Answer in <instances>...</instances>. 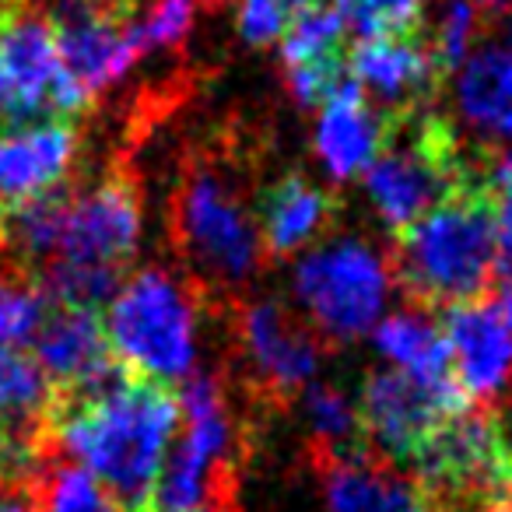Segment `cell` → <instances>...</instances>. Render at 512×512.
<instances>
[{"label": "cell", "mask_w": 512, "mask_h": 512, "mask_svg": "<svg viewBox=\"0 0 512 512\" xmlns=\"http://www.w3.org/2000/svg\"><path fill=\"white\" fill-rule=\"evenodd\" d=\"M179 425V397L162 383L120 379L81 393H53L50 432L130 512L148 509L169 442Z\"/></svg>", "instance_id": "cell-1"}, {"label": "cell", "mask_w": 512, "mask_h": 512, "mask_svg": "<svg viewBox=\"0 0 512 512\" xmlns=\"http://www.w3.org/2000/svg\"><path fill=\"white\" fill-rule=\"evenodd\" d=\"M502 239L481 179L449 193L393 242V285L414 306L481 302L498 281Z\"/></svg>", "instance_id": "cell-2"}, {"label": "cell", "mask_w": 512, "mask_h": 512, "mask_svg": "<svg viewBox=\"0 0 512 512\" xmlns=\"http://www.w3.org/2000/svg\"><path fill=\"white\" fill-rule=\"evenodd\" d=\"M169 235L179 260L211 285H242L267 260L256 211L246 207L232 151H193L169 200Z\"/></svg>", "instance_id": "cell-3"}, {"label": "cell", "mask_w": 512, "mask_h": 512, "mask_svg": "<svg viewBox=\"0 0 512 512\" xmlns=\"http://www.w3.org/2000/svg\"><path fill=\"white\" fill-rule=\"evenodd\" d=\"M481 172L484 162H474L460 148L453 123L418 109V113L390 116L383 148L365 169V193L379 221L393 235H400L449 193L477 183Z\"/></svg>", "instance_id": "cell-4"}, {"label": "cell", "mask_w": 512, "mask_h": 512, "mask_svg": "<svg viewBox=\"0 0 512 512\" xmlns=\"http://www.w3.org/2000/svg\"><path fill=\"white\" fill-rule=\"evenodd\" d=\"M200 285L165 267H144L123 281L106 309V337L127 376L176 383L197 358Z\"/></svg>", "instance_id": "cell-5"}, {"label": "cell", "mask_w": 512, "mask_h": 512, "mask_svg": "<svg viewBox=\"0 0 512 512\" xmlns=\"http://www.w3.org/2000/svg\"><path fill=\"white\" fill-rule=\"evenodd\" d=\"M176 449L165 456L162 474L151 488V512H204L235 502V446L239 428L218 376H193L179 397Z\"/></svg>", "instance_id": "cell-6"}, {"label": "cell", "mask_w": 512, "mask_h": 512, "mask_svg": "<svg viewBox=\"0 0 512 512\" xmlns=\"http://www.w3.org/2000/svg\"><path fill=\"white\" fill-rule=\"evenodd\" d=\"M435 512H481L512 502V453L498 432L495 411L467 407L449 418L411 460Z\"/></svg>", "instance_id": "cell-7"}, {"label": "cell", "mask_w": 512, "mask_h": 512, "mask_svg": "<svg viewBox=\"0 0 512 512\" xmlns=\"http://www.w3.org/2000/svg\"><path fill=\"white\" fill-rule=\"evenodd\" d=\"M393 292V271L362 239H334L295 264V299L327 344H348L379 323Z\"/></svg>", "instance_id": "cell-8"}, {"label": "cell", "mask_w": 512, "mask_h": 512, "mask_svg": "<svg viewBox=\"0 0 512 512\" xmlns=\"http://www.w3.org/2000/svg\"><path fill=\"white\" fill-rule=\"evenodd\" d=\"M0 78L4 123H32L50 116L78 120L92 106L67 74L53 18L39 15L36 8L0 22Z\"/></svg>", "instance_id": "cell-9"}, {"label": "cell", "mask_w": 512, "mask_h": 512, "mask_svg": "<svg viewBox=\"0 0 512 512\" xmlns=\"http://www.w3.org/2000/svg\"><path fill=\"white\" fill-rule=\"evenodd\" d=\"M141 190L123 165H113L74 193H64L57 256L50 264H81L127 274L141 246ZM46 264V267H50Z\"/></svg>", "instance_id": "cell-10"}, {"label": "cell", "mask_w": 512, "mask_h": 512, "mask_svg": "<svg viewBox=\"0 0 512 512\" xmlns=\"http://www.w3.org/2000/svg\"><path fill=\"white\" fill-rule=\"evenodd\" d=\"M232 334L253 397L271 407H285L306 390L327 348V341L281 302H239Z\"/></svg>", "instance_id": "cell-11"}, {"label": "cell", "mask_w": 512, "mask_h": 512, "mask_svg": "<svg viewBox=\"0 0 512 512\" xmlns=\"http://www.w3.org/2000/svg\"><path fill=\"white\" fill-rule=\"evenodd\" d=\"M470 400L456 386L446 383H421L397 369L372 372L358 397L362 414L365 446L386 463H411L418 449L460 411H467Z\"/></svg>", "instance_id": "cell-12"}, {"label": "cell", "mask_w": 512, "mask_h": 512, "mask_svg": "<svg viewBox=\"0 0 512 512\" xmlns=\"http://www.w3.org/2000/svg\"><path fill=\"white\" fill-rule=\"evenodd\" d=\"M78 120L50 116L0 130V211L8 214L67 183L78 162Z\"/></svg>", "instance_id": "cell-13"}, {"label": "cell", "mask_w": 512, "mask_h": 512, "mask_svg": "<svg viewBox=\"0 0 512 512\" xmlns=\"http://www.w3.org/2000/svg\"><path fill=\"white\" fill-rule=\"evenodd\" d=\"M32 358L53 393H81L123 376L95 309L57 306L32 334Z\"/></svg>", "instance_id": "cell-14"}, {"label": "cell", "mask_w": 512, "mask_h": 512, "mask_svg": "<svg viewBox=\"0 0 512 512\" xmlns=\"http://www.w3.org/2000/svg\"><path fill=\"white\" fill-rule=\"evenodd\" d=\"M348 74L365 99H376L386 116L418 113L439 95L446 74L439 71L425 39H362L348 53Z\"/></svg>", "instance_id": "cell-15"}, {"label": "cell", "mask_w": 512, "mask_h": 512, "mask_svg": "<svg viewBox=\"0 0 512 512\" xmlns=\"http://www.w3.org/2000/svg\"><path fill=\"white\" fill-rule=\"evenodd\" d=\"M449 365L463 397L488 407L512 379V330L505 327L498 302H467L442 316Z\"/></svg>", "instance_id": "cell-16"}, {"label": "cell", "mask_w": 512, "mask_h": 512, "mask_svg": "<svg viewBox=\"0 0 512 512\" xmlns=\"http://www.w3.org/2000/svg\"><path fill=\"white\" fill-rule=\"evenodd\" d=\"M309 460L320 474L330 512H435L421 484L372 449L341 456L309 453Z\"/></svg>", "instance_id": "cell-17"}, {"label": "cell", "mask_w": 512, "mask_h": 512, "mask_svg": "<svg viewBox=\"0 0 512 512\" xmlns=\"http://www.w3.org/2000/svg\"><path fill=\"white\" fill-rule=\"evenodd\" d=\"M57 46L74 88L95 102L141 57L123 18L95 8H67L53 18Z\"/></svg>", "instance_id": "cell-18"}, {"label": "cell", "mask_w": 512, "mask_h": 512, "mask_svg": "<svg viewBox=\"0 0 512 512\" xmlns=\"http://www.w3.org/2000/svg\"><path fill=\"white\" fill-rule=\"evenodd\" d=\"M386 127L390 116L379 113L365 92L355 81H344L320 109V123H316V158L323 162V169L330 172V179L344 183L355 179L358 172H365L376 162L379 148L386 141Z\"/></svg>", "instance_id": "cell-19"}, {"label": "cell", "mask_w": 512, "mask_h": 512, "mask_svg": "<svg viewBox=\"0 0 512 512\" xmlns=\"http://www.w3.org/2000/svg\"><path fill=\"white\" fill-rule=\"evenodd\" d=\"M337 218V200L323 186L309 183L302 172L274 179L256 204V225L264 239L267 260L292 256L316 242Z\"/></svg>", "instance_id": "cell-20"}, {"label": "cell", "mask_w": 512, "mask_h": 512, "mask_svg": "<svg viewBox=\"0 0 512 512\" xmlns=\"http://www.w3.org/2000/svg\"><path fill=\"white\" fill-rule=\"evenodd\" d=\"M456 113L488 141H512V53L502 43H484L456 71Z\"/></svg>", "instance_id": "cell-21"}, {"label": "cell", "mask_w": 512, "mask_h": 512, "mask_svg": "<svg viewBox=\"0 0 512 512\" xmlns=\"http://www.w3.org/2000/svg\"><path fill=\"white\" fill-rule=\"evenodd\" d=\"M376 348L393 369L411 379H421V383H446V379H453L442 323H435L421 306L383 316L376 323Z\"/></svg>", "instance_id": "cell-22"}, {"label": "cell", "mask_w": 512, "mask_h": 512, "mask_svg": "<svg viewBox=\"0 0 512 512\" xmlns=\"http://www.w3.org/2000/svg\"><path fill=\"white\" fill-rule=\"evenodd\" d=\"M53 386L36 358L18 348H0V432L50 428Z\"/></svg>", "instance_id": "cell-23"}, {"label": "cell", "mask_w": 512, "mask_h": 512, "mask_svg": "<svg viewBox=\"0 0 512 512\" xmlns=\"http://www.w3.org/2000/svg\"><path fill=\"white\" fill-rule=\"evenodd\" d=\"M302 407H306V425H309V453H358L365 446L362 432V414H358V400H351L341 386L313 383L302 390Z\"/></svg>", "instance_id": "cell-24"}, {"label": "cell", "mask_w": 512, "mask_h": 512, "mask_svg": "<svg viewBox=\"0 0 512 512\" xmlns=\"http://www.w3.org/2000/svg\"><path fill=\"white\" fill-rule=\"evenodd\" d=\"M29 495L36 512H130L99 477L78 463L60 460V453L39 470Z\"/></svg>", "instance_id": "cell-25"}, {"label": "cell", "mask_w": 512, "mask_h": 512, "mask_svg": "<svg viewBox=\"0 0 512 512\" xmlns=\"http://www.w3.org/2000/svg\"><path fill=\"white\" fill-rule=\"evenodd\" d=\"M344 36H348V29H344V18L337 15L334 4H313V8L299 11L281 36L285 39L281 43L285 67L344 57Z\"/></svg>", "instance_id": "cell-26"}, {"label": "cell", "mask_w": 512, "mask_h": 512, "mask_svg": "<svg viewBox=\"0 0 512 512\" xmlns=\"http://www.w3.org/2000/svg\"><path fill=\"white\" fill-rule=\"evenodd\" d=\"M344 29L362 39H400L418 36L425 25L428 0H334Z\"/></svg>", "instance_id": "cell-27"}, {"label": "cell", "mask_w": 512, "mask_h": 512, "mask_svg": "<svg viewBox=\"0 0 512 512\" xmlns=\"http://www.w3.org/2000/svg\"><path fill=\"white\" fill-rule=\"evenodd\" d=\"M481 8L474 0H439L428 22V50L442 74H456L463 60L474 53V39L481 32Z\"/></svg>", "instance_id": "cell-28"}, {"label": "cell", "mask_w": 512, "mask_h": 512, "mask_svg": "<svg viewBox=\"0 0 512 512\" xmlns=\"http://www.w3.org/2000/svg\"><path fill=\"white\" fill-rule=\"evenodd\" d=\"M46 316V299L32 274L22 267L0 274V348H15L22 341H32Z\"/></svg>", "instance_id": "cell-29"}, {"label": "cell", "mask_w": 512, "mask_h": 512, "mask_svg": "<svg viewBox=\"0 0 512 512\" xmlns=\"http://www.w3.org/2000/svg\"><path fill=\"white\" fill-rule=\"evenodd\" d=\"M197 8H200V0H148L141 18H130L127 22L137 53L179 46L190 36Z\"/></svg>", "instance_id": "cell-30"}, {"label": "cell", "mask_w": 512, "mask_h": 512, "mask_svg": "<svg viewBox=\"0 0 512 512\" xmlns=\"http://www.w3.org/2000/svg\"><path fill=\"white\" fill-rule=\"evenodd\" d=\"M481 186L491 204V214H495L498 239H502V267H512V144L484 158Z\"/></svg>", "instance_id": "cell-31"}, {"label": "cell", "mask_w": 512, "mask_h": 512, "mask_svg": "<svg viewBox=\"0 0 512 512\" xmlns=\"http://www.w3.org/2000/svg\"><path fill=\"white\" fill-rule=\"evenodd\" d=\"M292 18L295 11L288 8V0H242L239 4V32L253 46H267L281 39Z\"/></svg>", "instance_id": "cell-32"}, {"label": "cell", "mask_w": 512, "mask_h": 512, "mask_svg": "<svg viewBox=\"0 0 512 512\" xmlns=\"http://www.w3.org/2000/svg\"><path fill=\"white\" fill-rule=\"evenodd\" d=\"M0 512H36L29 491H0Z\"/></svg>", "instance_id": "cell-33"}, {"label": "cell", "mask_w": 512, "mask_h": 512, "mask_svg": "<svg viewBox=\"0 0 512 512\" xmlns=\"http://www.w3.org/2000/svg\"><path fill=\"white\" fill-rule=\"evenodd\" d=\"M498 309H502L505 327L512 330V281H505V285H502V299H498Z\"/></svg>", "instance_id": "cell-34"}, {"label": "cell", "mask_w": 512, "mask_h": 512, "mask_svg": "<svg viewBox=\"0 0 512 512\" xmlns=\"http://www.w3.org/2000/svg\"><path fill=\"white\" fill-rule=\"evenodd\" d=\"M495 418H498V432H502L505 446H509V453H512V404L505 407L502 414H495Z\"/></svg>", "instance_id": "cell-35"}, {"label": "cell", "mask_w": 512, "mask_h": 512, "mask_svg": "<svg viewBox=\"0 0 512 512\" xmlns=\"http://www.w3.org/2000/svg\"><path fill=\"white\" fill-rule=\"evenodd\" d=\"M25 8H32V0H0V22L18 15V11H25Z\"/></svg>", "instance_id": "cell-36"}, {"label": "cell", "mask_w": 512, "mask_h": 512, "mask_svg": "<svg viewBox=\"0 0 512 512\" xmlns=\"http://www.w3.org/2000/svg\"><path fill=\"white\" fill-rule=\"evenodd\" d=\"M477 8H481V15H498V11L512 8V0H474Z\"/></svg>", "instance_id": "cell-37"}, {"label": "cell", "mask_w": 512, "mask_h": 512, "mask_svg": "<svg viewBox=\"0 0 512 512\" xmlns=\"http://www.w3.org/2000/svg\"><path fill=\"white\" fill-rule=\"evenodd\" d=\"M141 512H151V509H141ZM204 512H239V509H235V502H221V505H211V509H204Z\"/></svg>", "instance_id": "cell-38"}, {"label": "cell", "mask_w": 512, "mask_h": 512, "mask_svg": "<svg viewBox=\"0 0 512 512\" xmlns=\"http://www.w3.org/2000/svg\"><path fill=\"white\" fill-rule=\"evenodd\" d=\"M8 246V218H4V211H0V249Z\"/></svg>", "instance_id": "cell-39"}, {"label": "cell", "mask_w": 512, "mask_h": 512, "mask_svg": "<svg viewBox=\"0 0 512 512\" xmlns=\"http://www.w3.org/2000/svg\"><path fill=\"white\" fill-rule=\"evenodd\" d=\"M502 46L512 53V11H509V18H505V43Z\"/></svg>", "instance_id": "cell-40"}, {"label": "cell", "mask_w": 512, "mask_h": 512, "mask_svg": "<svg viewBox=\"0 0 512 512\" xmlns=\"http://www.w3.org/2000/svg\"><path fill=\"white\" fill-rule=\"evenodd\" d=\"M481 512H512V502H502V505H488V509Z\"/></svg>", "instance_id": "cell-41"}, {"label": "cell", "mask_w": 512, "mask_h": 512, "mask_svg": "<svg viewBox=\"0 0 512 512\" xmlns=\"http://www.w3.org/2000/svg\"><path fill=\"white\" fill-rule=\"evenodd\" d=\"M0 116H4V78H0Z\"/></svg>", "instance_id": "cell-42"}]
</instances>
